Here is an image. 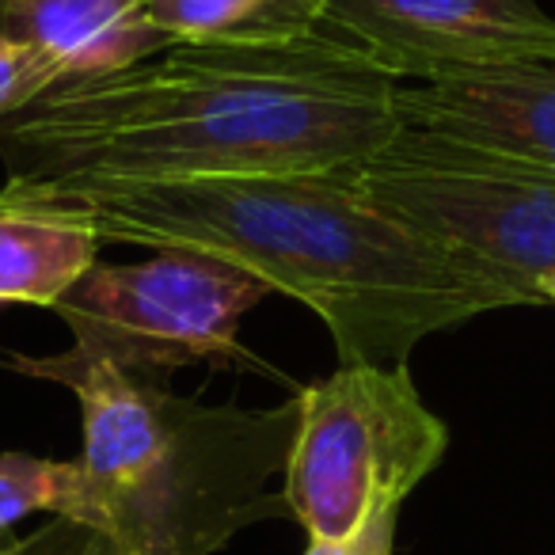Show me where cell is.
I'll list each match as a JSON object with an SVG mask.
<instances>
[{
    "mask_svg": "<svg viewBox=\"0 0 555 555\" xmlns=\"http://www.w3.org/2000/svg\"><path fill=\"white\" fill-rule=\"evenodd\" d=\"M537 297H540L544 305H555V274H544V278H540V282H537Z\"/></svg>",
    "mask_w": 555,
    "mask_h": 555,
    "instance_id": "16",
    "label": "cell"
},
{
    "mask_svg": "<svg viewBox=\"0 0 555 555\" xmlns=\"http://www.w3.org/2000/svg\"><path fill=\"white\" fill-rule=\"evenodd\" d=\"M396 88L332 31L282 47H186L65 77L0 118V191L354 171L396 130Z\"/></svg>",
    "mask_w": 555,
    "mask_h": 555,
    "instance_id": "1",
    "label": "cell"
},
{
    "mask_svg": "<svg viewBox=\"0 0 555 555\" xmlns=\"http://www.w3.org/2000/svg\"><path fill=\"white\" fill-rule=\"evenodd\" d=\"M396 118L415 130L555 171V62L494 65L400 85Z\"/></svg>",
    "mask_w": 555,
    "mask_h": 555,
    "instance_id": "8",
    "label": "cell"
},
{
    "mask_svg": "<svg viewBox=\"0 0 555 555\" xmlns=\"http://www.w3.org/2000/svg\"><path fill=\"white\" fill-rule=\"evenodd\" d=\"M12 544H16V540H12ZM9 555H12V547H9Z\"/></svg>",
    "mask_w": 555,
    "mask_h": 555,
    "instance_id": "18",
    "label": "cell"
},
{
    "mask_svg": "<svg viewBox=\"0 0 555 555\" xmlns=\"http://www.w3.org/2000/svg\"><path fill=\"white\" fill-rule=\"evenodd\" d=\"M377 206L483 262L532 305L555 274V171L403 126L350 171Z\"/></svg>",
    "mask_w": 555,
    "mask_h": 555,
    "instance_id": "5",
    "label": "cell"
},
{
    "mask_svg": "<svg viewBox=\"0 0 555 555\" xmlns=\"http://www.w3.org/2000/svg\"><path fill=\"white\" fill-rule=\"evenodd\" d=\"M0 39L42 50L65 77H103L176 47L141 0H0Z\"/></svg>",
    "mask_w": 555,
    "mask_h": 555,
    "instance_id": "9",
    "label": "cell"
},
{
    "mask_svg": "<svg viewBox=\"0 0 555 555\" xmlns=\"http://www.w3.org/2000/svg\"><path fill=\"white\" fill-rule=\"evenodd\" d=\"M80 464L47 461L31 453H0V537H9L27 514H54L65 521L80 517Z\"/></svg>",
    "mask_w": 555,
    "mask_h": 555,
    "instance_id": "12",
    "label": "cell"
},
{
    "mask_svg": "<svg viewBox=\"0 0 555 555\" xmlns=\"http://www.w3.org/2000/svg\"><path fill=\"white\" fill-rule=\"evenodd\" d=\"M396 517H400V506L373 509L362 521V529L350 532L347 540H309L305 555H392Z\"/></svg>",
    "mask_w": 555,
    "mask_h": 555,
    "instance_id": "15",
    "label": "cell"
},
{
    "mask_svg": "<svg viewBox=\"0 0 555 555\" xmlns=\"http://www.w3.org/2000/svg\"><path fill=\"white\" fill-rule=\"evenodd\" d=\"M324 31L400 85L555 62V20L537 0H324Z\"/></svg>",
    "mask_w": 555,
    "mask_h": 555,
    "instance_id": "7",
    "label": "cell"
},
{
    "mask_svg": "<svg viewBox=\"0 0 555 555\" xmlns=\"http://www.w3.org/2000/svg\"><path fill=\"white\" fill-rule=\"evenodd\" d=\"M100 255L92 229L54 209L0 202V305L54 309Z\"/></svg>",
    "mask_w": 555,
    "mask_h": 555,
    "instance_id": "10",
    "label": "cell"
},
{
    "mask_svg": "<svg viewBox=\"0 0 555 555\" xmlns=\"http://www.w3.org/2000/svg\"><path fill=\"white\" fill-rule=\"evenodd\" d=\"M141 9L186 47H282L324 31V0H141Z\"/></svg>",
    "mask_w": 555,
    "mask_h": 555,
    "instance_id": "11",
    "label": "cell"
},
{
    "mask_svg": "<svg viewBox=\"0 0 555 555\" xmlns=\"http://www.w3.org/2000/svg\"><path fill=\"white\" fill-rule=\"evenodd\" d=\"M274 289L198 251H156L145 262H100L54 305L73 354L164 380L198 362L262 370L240 347V320Z\"/></svg>",
    "mask_w": 555,
    "mask_h": 555,
    "instance_id": "6",
    "label": "cell"
},
{
    "mask_svg": "<svg viewBox=\"0 0 555 555\" xmlns=\"http://www.w3.org/2000/svg\"><path fill=\"white\" fill-rule=\"evenodd\" d=\"M446 449L449 426L423 403L408 362L339 365L297 392L282 499L309 540H347L373 509L403 506Z\"/></svg>",
    "mask_w": 555,
    "mask_h": 555,
    "instance_id": "4",
    "label": "cell"
},
{
    "mask_svg": "<svg viewBox=\"0 0 555 555\" xmlns=\"http://www.w3.org/2000/svg\"><path fill=\"white\" fill-rule=\"evenodd\" d=\"M0 202L54 209L103 244L198 251L309 305L339 365L408 362L438 332L494 309L532 305L506 278L411 229L350 171H267L186 183L0 191Z\"/></svg>",
    "mask_w": 555,
    "mask_h": 555,
    "instance_id": "2",
    "label": "cell"
},
{
    "mask_svg": "<svg viewBox=\"0 0 555 555\" xmlns=\"http://www.w3.org/2000/svg\"><path fill=\"white\" fill-rule=\"evenodd\" d=\"M12 540H16V537H0V555H9V547H12Z\"/></svg>",
    "mask_w": 555,
    "mask_h": 555,
    "instance_id": "17",
    "label": "cell"
},
{
    "mask_svg": "<svg viewBox=\"0 0 555 555\" xmlns=\"http://www.w3.org/2000/svg\"><path fill=\"white\" fill-rule=\"evenodd\" d=\"M12 555H115V552H111V544L100 537V532L57 517V521L47 525V529L16 540V544H12Z\"/></svg>",
    "mask_w": 555,
    "mask_h": 555,
    "instance_id": "14",
    "label": "cell"
},
{
    "mask_svg": "<svg viewBox=\"0 0 555 555\" xmlns=\"http://www.w3.org/2000/svg\"><path fill=\"white\" fill-rule=\"evenodd\" d=\"M0 370L65 385L80 403V517L115 555H214L247 525L289 514L270 479L286 476L297 400L236 408L176 396L164 380L73 350Z\"/></svg>",
    "mask_w": 555,
    "mask_h": 555,
    "instance_id": "3",
    "label": "cell"
},
{
    "mask_svg": "<svg viewBox=\"0 0 555 555\" xmlns=\"http://www.w3.org/2000/svg\"><path fill=\"white\" fill-rule=\"evenodd\" d=\"M57 80H65L62 65L50 62L42 50L0 39V118L24 111Z\"/></svg>",
    "mask_w": 555,
    "mask_h": 555,
    "instance_id": "13",
    "label": "cell"
}]
</instances>
